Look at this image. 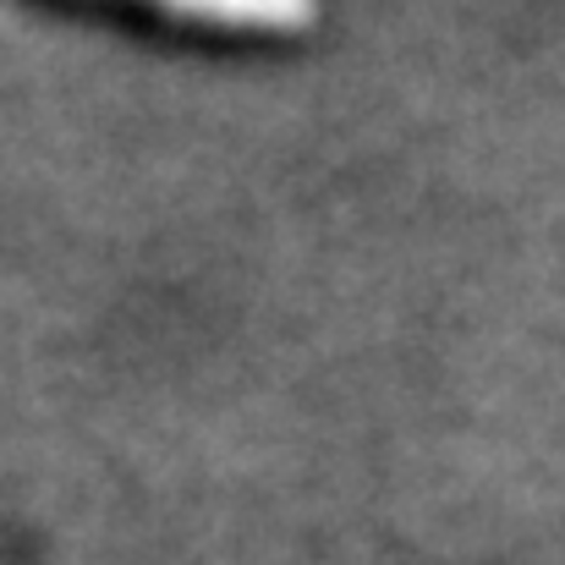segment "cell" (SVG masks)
Masks as SVG:
<instances>
[{"instance_id": "1", "label": "cell", "mask_w": 565, "mask_h": 565, "mask_svg": "<svg viewBox=\"0 0 565 565\" xmlns=\"http://www.w3.org/2000/svg\"><path fill=\"white\" fill-rule=\"evenodd\" d=\"M154 11L188 17L203 28H242V33H286L313 22L319 0H143Z\"/></svg>"}]
</instances>
